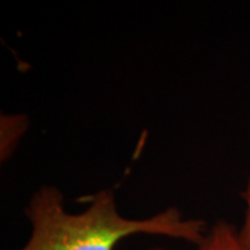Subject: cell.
Returning a JSON list of instances; mask_svg holds the SVG:
<instances>
[{
    "label": "cell",
    "instance_id": "cell-1",
    "mask_svg": "<svg viewBox=\"0 0 250 250\" xmlns=\"http://www.w3.org/2000/svg\"><path fill=\"white\" fill-rule=\"evenodd\" d=\"M89 200L85 211L70 214L56 188H41L25 208L32 232L21 250H114L118 242L136 233L164 235L199 245L207 233L203 220H185L177 207L150 218L129 220L118 213L114 193L108 189Z\"/></svg>",
    "mask_w": 250,
    "mask_h": 250
},
{
    "label": "cell",
    "instance_id": "cell-2",
    "mask_svg": "<svg viewBox=\"0 0 250 250\" xmlns=\"http://www.w3.org/2000/svg\"><path fill=\"white\" fill-rule=\"evenodd\" d=\"M150 250H167L154 248ZM196 250H250L241 241L239 231L231 224L220 221L206 233L205 239L196 245Z\"/></svg>",
    "mask_w": 250,
    "mask_h": 250
},
{
    "label": "cell",
    "instance_id": "cell-3",
    "mask_svg": "<svg viewBox=\"0 0 250 250\" xmlns=\"http://www.w3.org/2000/svg\"><path fill=\"white\" fill-rule=\"evenodd\" d=\"M242 199L246 203V213H245L243 225H242V228L239 229V236H241V241L250 249V175L249 181H248V185H246V189L242 192Z\"/></svg>",
    "mask_w": 250,
    "mask_h": 250
}]
</instances>
